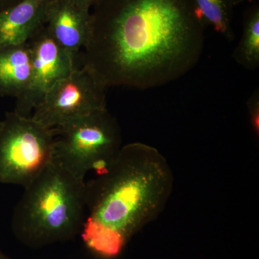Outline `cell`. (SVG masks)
I'll return each instance as SVG.
<instances>
[{
  "label": "cell",
  "instance_id": "52a82bcc",
  "mask_svg": "<svg viewBox=\"0 0 259 259\" xmlns=\"http://www.w3.org/2000/svg\"><path fill=\"white\" fill-rule=\"evenodd\" d=\"M27 44L31 52V78L26 91L16 99L13 112L30 117L52 87L74 70L81 67V63L51 37L45 25Z\"/></svg>",
  "mask_w": 259,
  "mask_h": 259
},
{
  "label": "cell",
  "instance_id": "7c38bea8",
  "mask_svg": "<svg viewBox=\"0 0 259 259\" xmlns=\"http://www.w3.org/2000/svg\"><path fill=\"white\" fill-rule=\"evenodd\" d=\"M196 9L206 26L228 40L234 37L233 25V6L231 0H193Z\"/></svg>",
  "mask_w": 259,
  "mask_h": 259
},
{
  "label": "cell",
  "instance_id": "30bf717a",
  "mask_svg": "<svg viewBox=\"0 0 259 259\" xmlns=\"http://www.w3.org/2000/svg\"><path fill=\"white\" fill-rule=\"evenodd\" d=\"M31 73V52L27 42L0 47V96H22L28 88Z\"/></svg>",
  "mask_w": 259,
  "mask_h": 259
},
{
  "label": "cell",
  "instance_id": "8992f818",
  "mask_svg": "<svg viewBox=\"0 0 259 259\" xmlns=\"http://www.w3.org/2000/svg\"><path fill=\"white\" fill-rule=\"evenodd\" d=\"M106 90L93 71L81 66L56 83L30 117L48 128L61 127L107 109Z\"/></svg>",
  "mask_w": 259,
  "mask_h": 259
},
{
  "label": "cell",
  "instance_id": "2e32d148",
  "mask_svg": "<svg viewBox=\"0 0 259 259\" xmlns=\"http://www.w3.org/2000/svg\"><path fill=\"white\" fill-rule=\"evenodd\" d=\"M251 0H231L233 6L236 7L237 5L241 4V3H245V2H250Z\"/></svg>",
  "mask_w": 259,
  "mask_h": 259
},
{
  "label": "cell",
  "instance_id": "7a4b0ae2",
  "mask_svg": "<svg viewBox=\"0 0 259 259\" xmlns=\"http://www.w3.org/2000/svg\"><path fill=\"white\" fill-rule=\"evenodd\" d=\"M86 182L83 241L103 258L120 254L130 240L157 219L173 192V171L151 145H123L111 163Z\"/></svg>",
  "mask_w": 259,
  "mask_h": 259
},
{
  "label": "cell",
  "instance_id": "4fadbf2b",
  "mask_svg": "<svg viewBox=\"0 0 259 259\" xmlns=\"http://www.w3.org/2000/svg\"><path fill=\"white\" fill-rule=\"evenodd\" d=\"M247 107H248V116H249L252 131H253L255 137L258 138L259 134L258 88H257L248 98V102H247Z\"/></svg>",
  "mask_w": 259,
  "mask_h": 259
},
{
  "label": "cell",
  "instance_id": "9a60e30c",
  "mask_svg": "<svg viewBox=\"0 0 259 259\" xmlns=\"http://www.w3.org/2000/svg\"><path fill=\"white\" fill-rule=\"evenodd\" d=\"M21 0H0V13L8 9L10 7L13 6Z\"/></svg>",
  "mask_w": 259,
  "mask_h": 259
},
{
  "label": "cell",
  "instance_id": "5b68a950",
  "mask_svg": "<svg viewBox=\"0 0 259 259\" xmlns=\"http://www.w3.org/2000/svg\"><path fill=\"white\" fill-rule=\"evenodd\" d=\"M54 144L52 129L8 112L0 120V184L31 183L54 161Z\"/></svg>",
  "mask_w": 259,
  "mask_h": 259
},
{
  "label": "cell",
  "instance_id": "5bb4252c",
  "mask_svg": "<svg viewBox=\"0 0 259 259\" xmlns=\"http://www.w3.org/2000/svg\"><path fill=\"white\" fill-rule=\"evenodd\" d=\"M72 1L83 9L91 11L94 7L98 4L101 0H72Z\"/></svg>",
  "mask_w": 259,
  "mask_h": 259
},
{
  "label": "cell",
  "instance_id": "277c9868",
  "mask_svg": "<svg viewBox=\"0 0 259 259\" xmlns=\"http://www.w3.org/2000/svg\"><path fill=\"white\" fill-rule=\"evenodd\" d=\"M52 130L54 161L80 180L103 171L123 146L118 122L107 109Z\"/></svg>",
  "mask_w": 259,
  "mask_h": 259
},
{
  "label": "cell",
  "instance_id": "3957f363",
  "mask_svg": "<svg viewBox=\"0 0 259 259\" xmlns=\"http://www.w3.org/2000/svg\"><path fill=\"white\" fill-rule=\"evenodd\" d=\"M86 212V182L52 163L24 187L12 217L20 241L37 247L64 241L81 232Z\"/></svg>",
  "mask_w": 259,
  "mask_h": 259
},
{
  "label": "cell",
  "instance_id": "e0dca14e",
  "mask_svg": "<svg viewBox=\"0 0 259 259\" xmlns=\"http://www.w3.org/2000/svg\"><path fill=\"white\" fill-rule=\"evenodd\" d=\"M0 259H10L9 257L7 256L6 255H5L4 253H1L0 252Z\"/></svg>",
  "mask_w": 259,
  "mask_h": 259
},
{
  "label": "cell",
  "instance_id": "9c48e42d",
  "mask_svg": "<svg viewBox=\"0 0 259 259\" xmlns=\"http://www.w3.org/2000/svg\"><path fill=\"white\" fill-rule=\"evenodd\" d=\"M51 0H21L0 13V47L26 44L45 25Z\"/></svg>",
  "mask_w": 259,
  "mask_h": 259
},
{
  "label": "cell",
  "instance_id": "6da1fadb",
  "mask_svg": "<svg viewBox=\"0 0 259 259\" xmlns=\"http://www.w3.org/2000/svg\"><path fill=\"white\" fill-rule=\"evenodd\" d=\"M205 27L193 0H101L81 66L107 88H159L198 64Z\"/></svg>",
  "mask_w": 259,
  "mask_h": 259
},
{
  "label": "cell",
  "instance_id": "ba28073f",
  "mask_svg": "<svg viewBox=\"0 0 259 259\" xmlns=\"http://www.w3.org/2000/svg\"><path fill=\"white\" fill-rule=\"evenodd\" d=\"M45 27L56 42L81 61V52L90 37L91 11L72 0H51Z\"/></svg>",
  "mask_w": 259,
  "mask_h": 259
},
{
  "label": "cell",
  "instance_id": "8fae6325",
  "mask_svg": "<svg viewBox=\"0 0 259 259\" xmlns=\"http://www.w3.org/2000/svg\"><path fill=\"white\" fill-rule=\"evenodd\" d=\"M233 58L237 64L249 71L259 66V6L253 5L245 12L243 31Z\"/></svg>",
  "mask_w": 259,
  "mask_h": 259
}]
</instances>
